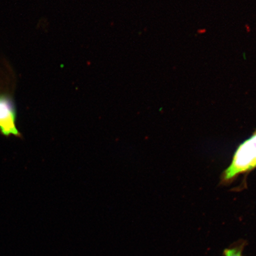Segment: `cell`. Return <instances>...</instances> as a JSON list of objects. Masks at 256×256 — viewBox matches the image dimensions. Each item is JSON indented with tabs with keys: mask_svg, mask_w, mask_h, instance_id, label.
Returning <instances> with one entry per match:
<instances>
[{
	"mask_svg": "<svg viewBox=\"0 0 256 256\" xmlns=\"http://www.w3.org/2000/svg\"><path fill=\"white\" fill-rule=\"evenodd\" d=\"M256 168V130L248 139L236 149L231 164L224 171L220 184H231L240 176L246 175Z\"/></svg>",
	"mask_w": 256,
	"mask_h": 256,
	"instance_id": "obj_1",
	"label": "cell"
},
{
	"mask_svg": "<svg viewBox=\"0 0 256 256\" xmlns=\"http://www.w3.org/2000/svg\"><path fill=\"white\" fill-rule=\"evenodd\" d=\"M18 114L14 94L9 89L0 87V134L6 137L14 136L22 138L16 126Z\"/></svg>",
	"mask_w": 256,
	"mask_h": 256,
	"instance_id": "obj_2",
	"label": "cell"
},
{
	"mask_svg": "<svg viewBox=\"0 0 256 256\" xmlns=\"http://www.w3.org/2000/svg\"><path fill=\"white\" fill-rule=\"evenodd\" d=\"M246 242H240L232 247L226 248L224 252V256H242Z\"/></svg>",
	"mask_w": 256,
	"mask_h": 256,
	"instance_id": "obj_3",
	"label": "cell"
}]
</instances>
